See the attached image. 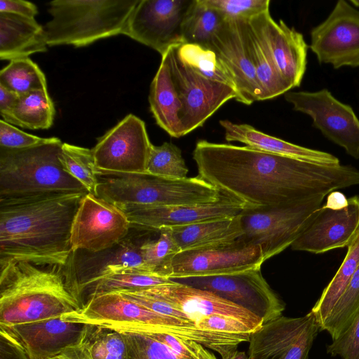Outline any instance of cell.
<instances>
[{"mask_svg": "<svg viewBox=\"0 0 359 359\" xmlns=\"http://www.w3.org/2000/svg\"><path fill=\"white\" fill-rule=\"evenodd\" d=\"M193 159L198 176L253 208L299 203L359 184V170L352 166L320 165L247 146L202 140Z\"/></svg>", "mask_w": 359, "mask_h": 359, "instance_id": "6da1fadb", "label": "cell"}, {"mask_svg": "<svg viewBox=\"0 0 359 359\" xmlns=\"http://www.w3.org/2000/svg\"><path fill=\"white\" fill-rule=\"evenodd\" d=\"M84 194L0 200V264L67 266L72 226Z\"/></svg>", "mask_w": 359, "mask_h": 359, "instance_id": "7a4b0ae2", "label": "cell"}, {"mask_svg": "<svg viewBox=\"0 0 359 359\" xmlns=\"http://www.w3.org/2000/svg\"><path fill=\"white\" fill-rule=\"evenodd\" d=\"M81 306L72 288L69 262L65 266L0 264V326L60 317Z\"/></svg>", "mask_w": 359, "mask_h": 359, "instance_id": "3957f363", "label": "cell"}, {"mask_svg": "<svg viewBox=\"0 0 359 359\" xmlns=\"http://www.w3.org/2000/svg\"><path fill=\"white\" fill-rule=\"evenodd\" d=\"M61 317L69 322L101 325L120 331L173 334L200 343L221 356L250 339L248 334L204 330L196 324L163 316L118 292L91 296L81 309Z\"/></svg>", "mask_w": 359, "mask_h": 359, "instance_id": "277c9868", "label": "cell"}, {"mask_svg": "<svg viewBox=\"0 0 359 359\" xmlns=\"http://www.w3.org/2000/svg\"><path fill=\"white\" fill-rule=\"evenodd\" d=\"M62 141L57 137L23 149L0 147V200L54 194H88L63 168Z\"/></svg>", "mask_w": 359, "mask_h": 359, "instance_id": "5b68a950", "label": "cell"}, {"mask_svg": "<svg viewBox=\"0 0 359 359\" xmlns=\"http://www.w3.org/2000/svg\"><path fill=\"white\" fill-rule=\"evenodd\" d=\"M140 0H54L48 3L52 18L43 27L47 46H85L122 34Z\"/></svg>", "mask_w": 359, "mask_h": 359, "instance_id": "8992f818", "label": "cell"}, {"mask_svg": "<svg viewBox=\"0 0 359 359\" xmlns=\"http://www.w3.org/2000/svg\"><path fill=\"white\" fill-rule=\"evenodd\" d=\"M97 193L122 210L134 207L208 205L224 196L199 176L173 179L147 173L99 179Z\"/></svg>", "mask_w": 359, "mask_h": 359, "instance_id": "52a82bcc", "label": "cell"}, {"mask_svg": "<svg viewBox=\"0 0 359 359\" xmlns=\"http://www.w3.org/2000/svg\"><path fill=\"white\" fill-rule=\"evenodd\" d=\"M325 196L291 204L249 208L240 215L242 238L261 248L264 261L278 255L300 236Z\"/></svg>", "mask_w": 359, "mask_h": 359, "instance_id": "ba28073f", "label": "cell"}, {"mask_svg": "<svg viewBox=\"0 0 359 359\" xmlns=\"http://www.w3.org/2000/svg\"><path fill=\"white\" fill-rule=\"evenodd\" d=\"M211 292L260 318L263 324L282 316L284 302L264 278L261 267L209 276L170 279Z\"/></svg>", "mask_w": 359, "mask_h": 359, "instance_id": "9c48e42d", "label": "cell"}, {"mask_svg": "<svg viewBox=\"0 0 359 359\" xmlns=\"http://www.w3.org/2000/svg\"><path fill=\"white\" fill-rule=\"evenodd\" d=\"M151 146L144 122L127 115L91 149L99 176L146 173Z\"/></svg>", "mask_w": 359, "mask_h": 359, "instance_id": "30bf717a", "label": "cell"}, {"mask_svg": "<svg viewBox=\"0 0 359 359\" xmlns=\"http://www.w3.org/2000/svg\"><path fill=\"white\" fill-rule=\"evenodd\" d=\"M177 48H171L163 55L182 104L180 119L185 135L203 126L225 102L235 99L236 92L198 73L179 57Z\"/></svg>", "mask_w": 359, "mask_h": 359, "instance_id": "8fae6325", "label": "cell"}, {"mask_svg": "<svg viewBox=\"0 0 359 359\" xmlns=\"http://www.w3.org/2000/svg\"><path fill=\"white\" fill-rule=\"evenodd\" d=\"M194 0H140L122 34L158 52L161 56L184 43L182 26Z\"/></svg>", "mask_w": 359, "mask_h": 359, "instance_id": "7c38bea8", "label": "cell"}, {"mask_svg": "<svg viewBox=\"0 0 359 359\" xmlns=\"http://www.w3.org/2000/svg\"><path fill=\"white\" fill-rule=\"evenodd\" d=\"M130 228V221L121 208L102 198L86 194L72 226V252L95 253L109 249L124 240Z\"/></svg>", "mask_w": 359, "mask_h": 359, "instance_id": "4fadbf2b", "label": "cell"}, {"mask_svg": "<svg viewBox=\"0 0 359 359\" xmlns=\"http://www.w3.org/2000/svg\"><path fill=\"white\" fill-rule=\"evenodd\" d=\"M285 99L295 111L309 116L313 126L325 137L359 158V119L350 105L339 101L327 89L290 90Z\"/></svg>", "mask_w": 359, "mask_h": 359, "instance_id": "5bb4252c", "label": "cell"}, {"mask_svg": "<svg viewBox=\"0 0 359 359\" xmlns=\"http://www.w3.org/2000/svg\"><path fill=\"white\" fill-rule=\"evenodd\" d=\"M319 331L311 311L299 318L281 316L250 334L248 359H308Z\"/></svg>", "mask_w": 359, "mask_h": 359, "instance_id": "9a60e30c", "label": "cell"}, {"mask_svg": "<svg viewBox=\"0 0 359 359\" xmlns=\"http://www.w3.org/2000/svg\"><path fill=\"white\" fill-rule=\"evenodd\" d=\"M310 48L320 63L334 69L359 67V10L338 1L327 18L311 31Z\"/></svg>", "mask_w": 359, "mask_h": 359, "instance_id": "2e32d148", "label": "cell"}, {"mask_svg": "<svg viewBox=\"0 0 359 359\" xmlns=\"http://www.w3.org/2000/svg\"><path fill=\"white\" fill-rule=\"evenodd\" d=\"M261 248L244 241L181 251L172 259L170 279L227 274L261 267Z\"/></svg>", "mask_w": 359, "mask_h": 359, "instance_id": "e0dca14e", "label": "cell"}, {"mask_svg": "<svg viewBox=\"0 0 359 359\" xmlns=\"http://www.w3.org/2000/svg\"><path fill=\"white\" fill-rule=\"evenodd\" d=\"M359 235V196L340 208L321 206L291 245L293 250L323 253L348 247Z\"/></svg>", "mask_w": 359, "mask_h": 359, "instance_id": "ac0fdd59", "label": "cell"}, {"mask_svg": "<svg viewBox=\"0 0 359 359\" xmlns=\"http://www.w3.org/2000/svg\"><path fill=\"white\" fill-rule=\"evenodd\" d=\"M208 49L215 53L232 79L237 102L250 105L262 101V90L248 49L245 20H224Z\"/></svg>", "mask_w": 359, "mask_h": 359, "instance_id": "d6986e66", "label": "cell"}, {"mask_svg": "<svg viewBox=\"0 0 359 359\" xmlns=\"http://www.w3.org/2000/svg\"><path fill=\"white\" fill-rule=\"evenodd\" d=\"M248 21L267 48L280 74L292 88L299 87L307 63L308 45L303 35L282 20L276 22L269 10Z\"/></svg>", "mask_w": 359, "mask_h": 359, "instance_id": "ffe728a7", "label": "cell"}, {"mask_svg": "<svg viewBox=\"0 0 359 359\" xmlns=\"http://www.w3.org/2000/svg\"><path fill=\"white\" fill-rule=\"evenodd\" d=\"M249 208L253 207L224 195L219 202L208 205L134 207L123 211L131 227L159 231L236 216Z\"/></svg>", "mask_w": 359, "mask_h": 359, "instance_id": "44dd1931", "label": "cell"}, {"mask_svg": "<svg viewBox=\"0 0 359 359\" xmlns=\"http://www.w3.org/2000/svg\"><path fill=\"white\" fill-rule=\"evenodd\" d=\"M88 324L61 316L12 326H0L15 338L29 359H52L82 344Z\"/></svg>", "mask_w": 359, "mask_h": 359, "instance_id": "7402d4cb", "label": "cell"}, {"mask_svg": "<svg viewBox=\"0 0 359 359\" xmlns=\"http://www.w3.org/2000/svg\"><path fill=\"white\" fill-rule=\"evenodd\" d=\"M143 290L182 311L195 323L205 316L221 315L242 321L255 331L263 325L262 320L252 313L207 290L173 280Z\"/></svg>", "mask_w": 359, "mask_h": 359, "instance_id": "603a6c76", "label": "cell"}, {"mask_svg": "<svg viewBox=\"0 0 359 359\" xmlns=\"http://www.w3.org/2000/svg\"><path fill=\"white\" fill-rule=\"evenodd\" d=\"M141 244L128 236L117 245L102 252L83 251L86 256L79 258L72 254L70 260L72 288L81 304L83 291L102 278L128 269L148 271L142 256Z\"/></svg>", "mask_w": 359, "mask_h": 359, "instance_id": "cb8c5ba5", "label": "cell"}, {"mask_svg": "<svg viewBox=\"0 0 359 359\" xmlns=\"http://www.w3.org/2000/svg\"><path fill=\"white\" fill-rule=\"evenodd\" d=\"M219 124L228 142H239L259 151L310 163L325 165L340 164L338 158L330 153L290 143L259 131L248 124L235 123L229 120H221Z\"/></svg>", "mask_w": 359, "mask_h": 359, "instance_id": "d4e9b609", "label": "cell"}, {"mask_svg": "<svg viewBox=\"0 0 359 359\" xmlns=\"http://www.w3.org/2000/svg\"><path fill=\"white\" fill-rule=\"evenodd\" d=\"M43 27L35 19L0 13V58L29 57L47 50Z\"/></svg>", "mask_w": 359, "mask_h": 359, "instance_id": "484cf974", "label": "cell"}, {"mask_svg": "<svg viewBox=\"0 0 359 359\" xmlns=\"http://www.w3.org/2000/svg\"><path fill=\"white\" fill-rule=\"evenodd\" d=\"M149 102L153 116L162 129L173 137L184 136L180 119L182 104L165 55L161 56L160 66L151 81Z\"/></svg>", "mask_w": 359, "mask_h": 359, "instance_id": "4316f807", "label": "cell"}, {"mask_svg": "<svg viewBox=\"0 0 359 359\" xmlns=\"http://www.w3.org/2000/svg\"><path fill=\"white\" fill-rule=\"evenodd\" d=\"M170 229L180 252L231 243L243 235L240 214Z\"/></svg>", "mask_w": 359, "mask_h": 359, "instance_id": "83f0119b", "label": "cell"}, {"mask_svg": "<svg viewBox=\"0 0 359 359\" xmlns=\"http://www.w3.org/2000/svg\"><path fill=\"white\" fill-rule=\"evenodd\" d=\"M245 34L250 55L262 90V101L286 93L292 89L276 69L262 41L245 20Z\"/></svg>", "mask_w": 359, "mask_h": 359, "instance_id": "f1b7e54d", "label": "cell"}, {"mask_svg": "<svg viewBox=\"0 0 359 359\" xmlns=\"http://www.w3.org/2000/svg\"><path fill=\"white\" fill-rule=\"evenodd\" d=\"M55 113L47 89L38 90L19 96L4 121L32 130L48 129L53 125Z\"/></svg>", "mask_w": 359, "mask_h": 359, "instance_id": "f546056e", "label": "cell"}, {"mask_svg": "<svg viewBox=\"0 0 359 359\" xmlns=\"http://www.w3.org/2000/svg\"><path fill=\"white\" fill-rule=\"evenodd\" d=\"M358 265L359 235L348 247L346 255L341 266L311 311L316 318L319 328L346 290Z\"/></svg>", "mask_w": 359, "mask_h": 359, "instance_id": "4dcf8cb0", "label": "cell"}, {"mask_svg": "<svg viewBox=\"0 0 359 359\" xmlns=\"http://www.w3.org/2000/svg\"><path fill=\"white\" fill-rule=\"evenodd\" d=\"M224 20L217 10L206 6L202 0H194L183 22L184 43L209 48L213 36Z\"/></svg>", "mask_w": 359, "mask_h": 359, "instance_id": "1f68e13d", "label": "cell"}, {"mask_svg": "<svg viewBox=\"0 0 359 359\" xmlns=\"http://www.w3.org/2000/svg\"><path fill=\"white\" fill-rule=\"evenodd\" d=\"M171 282L172 280L170 278L151 272L138 269H128L100 279L88 286L83 291L82 294L86 293L88 299L93 295L143 290Z\"/></svg>", "mask_w": 359, "mask_h": 359, "instance_id": "d6a6232c", "label": "cell"}, {"mask_svg": "<svg viewBox=\"0 0 359 359\" xmlns=\"http://www.w3.org/2000/svg\"><path fill=\"white\" fill-rule=\"evenodd\" d=\"M81 344L90 359H128L127 341L120 330L88 324Z\"/></svg>", "mask_w": 359, "mask_h": 359, "instance_id": "836d02e7", "label": "cell"}, {"mask_svg": "<svg viewBox=\"0 0 359 359\" xmlns=\"http://www.w3.org/2000/svg\"><path fill=\"white\" fill-rule=\"evenodd\" d=\"M0 86L19 96L47 89L44 74L29 57L11 60L0 72Z\"/></svg>", "mask_w": 359, "mask_h": 359, "instance_id": "e575fe53", "label": "cell"}, {"mask_svg": "<svg viewBox=\"0 0 359 359\" xmlns=\"http://www.w3.org/2000/svg\"><path fill=\"white\" fill-rule=\"evenodd\" d=\"M358 314L359 265L320 331H327L334 341L348 329Z\"/></svg>", "mask_w": 359, "mask_h": 359, "instance_id": "d590c367", "label": "cell"}, {"mask_svg": "<svg viewBox=\"0 0 359 359\" xmlns=\"http://www.w3.org/2000/svg\"><path fill=\"white\" fill-rule=\"evenodd\" d=\"M60 159L69 175L80 182L89 194L97 196L99 175L91 149L63 143Z\"/></svg>", "mask_w": 359, "mask_h": 359, "instance_id": "8d00e7d4", "label": "cell"}, {"mask_svg": "<svg viewBox=\"0 0 359 359\" xmlns=\"http://www.w3.org/2000/svg\"><path fill=\"white\" fill-rule=\"evenodd\" d=\"M158 231L159 237L156 240L143 241L140 250L148 271L170 278L172 259L180 250L170 229Z\"/></svg>", "mask_w": 359, "mask_h": 359, "instance_id": "74e56055", "label": "cell"}, {"mask_svg": "<svg viewBox=\"0 0 359 359\" xmlns=\"http://www.w3.org/2000/svg\"><path fill=\"white\" fill-rule=\"evenodd\" d=\"M177 49L179 57L198 73L236 90L232 79L212 50L193 43H183Z\"/></svg>", "mask_w": 359, "mask_h": 359, "instance_id": "f35d334b", "label": "cell"}, {"mask_svg": "<svg viewBox=\"0 0 359 359\" xmlns=\"http://www.w3.org/2000/svg\"><path fill=\"white\" fill-rule=\"evenodd\" d=\"M189 169L181 149L171 142L152 144L148 161L147 174L173 179L187 177Z\"/></svg>", "mask_w": 359, "mask_h": 359, "instance_id": "ab89813d", "label": "cell"}, {"mask_svg": "<svg viewBox=\"0 0 359 359\" xmlns=\"http://www.w3.org/2000/svg\"><path fill=\"white\" fill-rule=\"evenodd\" d=\"M128 345V359H184L166 344L139 332L121 331Z\"/></svg>", "mask_w": 359, "mask_h": 359, "instance_id": "60d3db41", "label": "cell"}, {"mask_svg": "<svg viewBox=\"0 0 359 359\" xmlns=\"http://www.w3.org/2000/svg\"><path fill=\"white\" fill-rule=\"evenodd\" d=\"M217 10L225 20H248L269 10L270 0H202Z\"/></svg>", "mask_w": 359, "mask_h": 359, "instance_id": "b9f144b4", "label": "cell"}, {"mask_svg": "<svg viewBox=\"0 0 359 359\" xmlns=\"http://www.w3.org/2000/svg\"><path fill=\"white\" fill-rule=\"evenodd\" d=\"M144 333L166 344L177 355L184 359H217L214 353L194 340L160 332Z\"/></svg>", "mask_w": 359, "mask_h": 359, "instance_id": "7bdbcfd3", "label": "cell"}, {"mask_svg": "<svg viewBox=\"0 0 359 359\" xmlns=\"http://www.w3.org/2000/svg\"><path fill=\"white\" fill-rule=\"evenodd\" d=\"M327 353L341 359H359V314L344 333L327 346Z\"/></svg>", "mask_w": 359, "mask_h": 359, "instance_id": "ee69618b", "label": "cell"}, {"mask_svg": "<svg viewBox=\"0 0 359 359\" xmlns=\"http://www.w3.org/2000/svg\"><path fill=\"white\" fill-rule=\"evenodd\" d=\"M48 138L35 136L19 130L13 125L0 121V147L7 149H23L47 142Z\"/></svg>", "mask_w": 359, "mask_h": 359, "instance_id": "f6af8a7d", "label": "cell"}, {"mask_svg": "<svg viewBox=\"0 0 359 359\" xmlns=\"http://www.w3.org/2000/svg\"><path fill=\"white\" fill-rule=\"evenodd\" d=\"M198 327L230 334H250L255 330L242 321L221 315L203 317L196 322Z\"/></svg>", "mask_w": 359, "mask_h": 359, "instance_id": "bcb514c9", "label": "cell"}, {"mask_svg": "<svg viewBox=\"0 0 359 359\" xmlns=\"http://www.w3.org/2000/svg\"><path fill=\"white\" fill-rule=\"evenodd\" d=\"M0 359H29L19 341L0 328Z\"/></svg>", "mask_w": 359, "mask_h": 359, "instance_id": "7dc6e473", "label": "cell"}, {"mask_svg": "<svg viewBox=\"0 0 359 359\" xmlns=\"http://www.w3.org/2000/svg\"><path fill=\"white\" fill-rule=\"evenodd\" d=\"M0 13L12 14L20 17L34 19L38 13L35 4L24 0H1Z\"/></svg>", "mask_w": 359, "mask_h": 359, "instance_id": "c3c4849f", "label": "cell"}, {"mask_svg": "<svg viewBox=\"0 0 359 359\" xmlns=\"http://www.w3.org/2000/svg\"><path fill=\"white\" fill-rule=\"evenodd\" d=\"M19 95L0 86V114L1 119L6 121L15 105Z\"/></svg>", "mask_w": 359, "mask_h": 359, "instance_id": "681fc988", "label": "cell"}, {"mask_svg": "<svg viewBox=\"0 0 359 359\" xmlns=\"http://www.w3.org/2000/svg\"><path fill=\"white\" fill-rule=\"evenodd\" d=\"M52 359H90L82 344L69 348Z\"/></svg>", "mask_w": 359, "mask_h": 359, "instance_id": "f907efd6", "label": "cell"}, {"mask_svg": "<svg viewBox=\"0 0 359 359\" xmlns=\"http://www.w3.org/2000/svg\"><path fill=\"white\" fill-rule=\"evenodd\" d=\"M348 198L339 191H332L329 194L326 203V206L332 208H340L347 204Z\"/></svg>", "mask_w": 359, "mask_h": 359, "instance_id": "816d5d0a", "label": "cell"}, {"mask_svg": "<svg viewBox=\"0 0 359 359\" xmlns=\"http://www.w3.org/2000/svg\"><path fill=\"white\" fill-rule=\"evenodd\" d=\"M222 359H248V358L245 352L235 349L228 355L222 357Z\"/></svg>", "mask_w": 359, "mask_h": 359, "instance_id": "f5cc1de1", "label": "cell"}, {"mask_svg": "<svg viewBox=\"0 0 359 359\" xmlns=\"http://www.w3.org/2000/svg\"><path fill=\"white\" fill-rule=\"evenodd\" d=\"M350 3L353 6L359 7V0H351Z\"/></svg>", "mask_w": 359, "mask_h": 359, "instance_id": "db71d44e", "label": "cell"}]
</instances>
